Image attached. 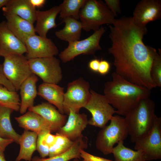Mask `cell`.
<instances>
[{
  "mask_svg": "<svg viewBox=\"0 0 161 161\" xmlns=\"http://www.w3.org/2000/svg\"><path fill=\"white\" fill-rule=\"evenodd\" d=\"M112 42L108 49L114 58L115 72L127 80L150 90L156 88L150 74L156 49L144 43L147 32L146 27H140L134 22L132 17L115 19L109 26Z\"/></svg>",
  "mask_w": 161,
  "mask_h": 161,
  "instance_id": "cell-1",
  "label": "cell"
},
{
  "mask_svg": "<svg viewBox=\"0 0 161 161\" xmlns=\"http://www.w3.org/2000/svg\"><path fill=\"white\" fill-rule=\"evenodd\" d=\"M112 76V80L105 83L104 95L118 114L125 116L142 99L149 97L151 90L127 80L115 72Z\"/></svg>",
  "mask_w": 161,
  "mask_h": 161,
  "instance_id": "cell-2",
  "label": "cell"
},
{
  "mask_svg": "<svg viewBox=\"0 0 161 161\" xmlns=\"http://www.w3.org/2000/svg\"><path fill=\"white\" fill-rule=\"evenodd\" d=\"M155 108L153 100L145 98L125 115V122L132 143L141 139L151 129L156 115Z\"/></svg>",
  "mask_w": 161,
  "mask_h": 161,
  "instance_id": "cell-3",
  "label": "cell"
},
{
  "mask_svg": "<svg viewBox=\"0 0 161 161\" xmlns=\"http://www.w3.org/2000/svg\"><path fill=\"white\" fill-rule=\"evenodd\" d=\"M115 17L101 0H86L79 12L82 29L86 32L91 30L95 32L103 24H113Z\"/></svg>",
  "mask_w": 161,
  "mask_h": 161,
  "instance_id": "cell-4",
  "label": "cell"
},
{
  "mask_svg": "<svg viewBox=\"0 0 161 161\" xmlns=\"http://www.w3.org/2000/svg\"><path fill=\"white\" fill-rule=\"evenodd\" d=\"M99 132L95 142L96 148L105 155L112 153L114 145L123 141L129 134L124 118L116 115Z\"/></svg>",
  "mask_w": 161,
  "mask_h": 161,
  "instance_id": "cell-5",
  "label": "cell"
},
{
  "mask_svg": "<svg viewBox=\"0 0 161 161\" xmlns=\"http://www.w3.org/2000/svg\"><path fill=\"white\" fill-rule=\"evenodd\" d=\"M89 83L80 78L69 83L64 92L63 103L64 113L68 115L69 111L79 113L91 97Z\"/></svg>",
  "mask_w": 161,
  "mask_h": 161,
  "instance_id": "cell-6",
  "label": "cell"
},
{
  "mask_svg": "<svg viewBox=\"0 0 161 161\" xmlns=\"http://www.w3.org/2000/svg\"><path fill=\"white\" fill-rule=\"evenodd\" d=\"M91 97L84 108L88 110L92 117L88 124L102 129L116 113L114 108L109 103L103 95L90 90Z\"/></svg>",
  "mask_w": 161,
  "mask_h": 161,
  "instance_id": "cell-7",
  "label": "cell"
},
{
  "mask_svg": "<svg viewBox=\"0 0 161 161\" xmlns=\"http://www.w3.org/2000/svg\"><path fill=\"white\" fill-rule=\"evenodd\" d=\"M4 73L16 91L19 90L22 83L32 74L28 59L23 55L13 54L4 57Z\"/></svg>",
  "mask_w": 161,
  "mask_h": 161,
  "instance_id": "cell-8",
  "label": "cell"
},
{
  "mask_svg": "<svg viewBox=\"0 0 161 161\" xmlns=\"http://www.w3.org/2000/svg\"><path fill=\"white\" fill-rule=\"evenodd\" d=\"M106 31V28L101 27L87 38L69 43L68 47L59 54L60 58L65 63L81 54H94L97 50L101 49L100 41Z\"/></svg>",
  "mask_w": 161,
  "mask_h": 161,
  "instance_id": "cell-9",
  "label": "cell"
},
{
  "mask_svg": "<svg viewBox=\"0 0 161 161\" xmlns=\"http://www.w3.org/2000/svg\"><path fill=\"white\" fill-rule=\"evenodd\" d=\"M32 74L39 77L43 83L58 84L62 80L59 60L54 56L28 59Z\"/></svg>",
  "mask_w": 161,
  "mask_h": 161,
  "instance_id": "cell-10",
  "label": "cell"
},
{
  "mask_svg": "<svg viewBox=\"0 0 161 161\" xmlns=\"http://www.w3.org/2000/svg\"><path fill=\"white\" fill-rule=\"evenodd\" d=\"M134 143V149L143 151L145 161L161 159V117L156 115L149 131Z\"/></svg>",
  "mask_w": 161,
  "mask_h": 161,
  "instance_id": "cell-11",
  "label": "cell"
},
{
  "mask_svg": "<svg viewBox=\"0 0 161 161\" xmlns=\"http://www.w3.org/2000/svg\"><path fill=\"white\" fill-rule=\"evenodd\" d=\"M24 44L27 51L26 57L28 59L54 57L59 52L58 48L51 39L35 34L29 37Z\"/></svg>",
  "mask_w": 161,
  "mask_h": 161,
  "instance_id": "cell-12",
  "label": "cell"
},
{
  "mask_svg": "<svg viewBox=\"0 0 161 161\" xmlns=\"http://www.w3.org/2000/svg\"><path fill=\"white\" fill-rule=\"evenodd\" d=\"M134 23L140 27H146L151 21L161 18L160 0H142L136 6L132 17Z\"/></svg>",
  "mask_w": 161,
  "mask_h": 161,
  "instance_id": "cell-13",
  "label": "cell"
},
{
  "mask_svg": "<svg viewBox=\"0 0 161 161\" xmlns=\"http://www.w3.org/2000/svg\"><path fill=\"white\" fill-rule=\"evenodd\" d=\"M27 52L25 45L9 30L6 21L0 22V56L4 57L10 55H23Z\"/></svg>",
  "mask_w": 161,
  "mask_h": 161,
  "instance_id": "cell-14",
  "label": "cell"
},
{
  "mask_svg": "<svg viewBox=\"0 0 161 161\" xmlns=\"http://www.w3.org/2000/svg\"><path fill=\"white\" fill-rule=\"evenodd\" d=\"M68 118L65 125L60 128L57 133L74 141L81 136L82 131L88 124L87 115L70 110Z\"/></svg>",
  "mask_w": 161,
  "mask_h": 161,
  "instance_id": "cell-15",
  "label": "cell"
},
{
  "mask_svg": "<svg viewBox=\"0 0 161 161\" xmlns=\"http://www.w3.org/2000/svg\"><path fill=\"white\" fill-rule=\"evenodd\" d=\"M41 116L50 125L52 131H57L63 126L67 121V116L61 113L52 104L46 102L28 109Z\"/></svg>",
  "mask_w": 161,
  "mask_h": 161,
  "instance_id": "cell-16",
  "label": "cell"
},
{
  "mask_svg": "<svg viewBox=\"0 0 161 161\" xmlns=\"http://www.w3.org/2000/svg\"><path fill=\"white\" fill-rule=\"evenodd\" d=\"M3 14L7 20L8 28L24 44L29 37L35 34L33 24L29 21L15 14L5 13Z\"/></svg>",
  "mask_w": 161,
  "mask_h": 161,
  "instance_id": "cell-17",
  "label": "cell"
},
{
  "mask_svg": "<svg viewBox=\"0 0 161 161\" xmlns=\"http://www.w3.org/2000/svg\"><path fill=\"white\" fill-rule=\"evenodd\" d=\"M60 8L59 6H54L49 10H36V24L35 28V32L40 36L46 38L48 31L57 26L55 19L59 13Z\"/></svg>",
  "mask_w": 161,
  "mask_h": 161,
  "instance_id": "cell-18",
  "label": "cell"
},
{
  "mask_svg": "<svg viewBox=\"0 0 161 161\" xmlns=\"http://www.w3.org/2000/svg\"><path fill=\"white\" fill-rule=\"evenodd\" d=\"M64 93V87L53 83H43L39 86L38 91V95L55 105L63 114Z\"/></svg>",
  "mask_w": 161,
  "mask_h": 161,
  "instance_id": "cell-19",
  "label": "cell"
},
{
  "mask_svg": "<svg viewBox=\"0 0 161 161\" xmlns=\"http://www.w3.org/2000/svg\"><path fill=\"white\" fill-rule=\"evenodd\" d=\"M38 80L37 76L33 74L21 84L19 89L21 99L19 109L21 114H24L27 109L34 106L38 95L36 83Z\"/></svg>",
  "mask_w": 161,
  "mask_h": 161,
  "instance_id": "cell-20",
  "label": "cell"
},
{
  "mask_svg": "<svg viewBox=\"0 0 161 161\" xmlns=\"http://www.w3.org/2000/svg\"><path fill=\"white\" fill-rule=\"evenodd\" d=\"M2 10L3 13L16 15L33 24L36 21V10L29 0H9Z\"/></svg>",
  "mask_w": 161,
  "mask_h": 161,
  "instance_id": "cell-21",
  "label": "cell"
},
{
  "mask_svg": "<svg viewBox=\"0 0 161 161\" xmlns=\"http://www.w3.org/2000/svg\"><path fill=\"white\" fill-rule=\"evenodd\" d=\"M15 118L19 126L38 134L44 130L52 131L49 124L41 116L34 112L29 111L22 115Z\"/></svg>",
  "mask_w": 161,
  "mask_h": 161,
  "instance_id": "cell-22",
  "label": "cell"
},
{
  "mask_svg": "<svg viewBox=\"0 0 161 161\" xmlns=\"http://www.w3.org/2000/svg\"><path fill=\"white\" fill-rule=\"evenodd\" d=\"M88 144V138L83 135L75 140L72 145L65 152L48 158L35 156L31 161H69L72 159H80V151L86 148Z\"/></svg>",
  "mask_w": 161,
  "mask_h": 161,
  "instance_id": "cell-23",
  "label": "cell"
},
{
  "mask_svg": "<svg viewBox=\"0 0 161 161\" xmlns=\"http://www.w3.org/2000/svg\"><path fill=\"white\" fill-rule=\"evenodd\" d=\"M62 23H65V26L55 33L58 38L68 43L80 40L82 29L80 21L72 17H68L63 19Z\"/></svg>",
  "mask_w": 161,
  "mask_h": 161,
  "instance_id": "cell-24",
  "label": "cell"
},
{
  "mask_svg": "<svg viewBox=\"0 0 161 161\" xmlns=\"http://www.w3.org/2000/svg\"><path fill=\"white\" fill-rule=\"evenodd\" d=\"M38 134L34 132L25 130L21 135L18 144L20 145L19 154L16 161L24 160L31 161L34 152L36 150Z\"/></svg>",
  "mask_w": 161,
  "mask_h": 161,
  "instance_id": "cell-25",
  "label": "cell"
},
{
  "mask_svg": "<svg viewBox=\"0 0 161 161\" xmlns=\"http://www.w3.org/2000/svg\"><path fill=\"white\" fill-rule=\"evenodd\" d=\"M13 111L11 109L0 106V137L12 140L18 144L21 135L14 129L10 120L11 114Z\"/></svg>",
  "mask_w": 161,
  "mask_h": 161,
  "instance_id": "cell-26",
  "label": "cell"
},
{
  "mask_svg": "<svg viewBox=\"0 0 161 161\" xmlns=\"http://www.w3.org/2000/svg\"><path fill=\"white\" fill-rule=\"evenodd\" d=\"M112 153L114 161H145L144 155L142 151H134L126 147L124 141H121L114 147Z\"/></svg>",
  "mask_w": 161,
  "mask_h": 161,
  "instance_id": "cell-27",
  "label": "cell"
},
{
  "mask_svg": "<svg viewBox=\"0 0 161 161\" xmlns=\"http://www.w3.org/2000/svg\"><path fill=\"white\" fill-rule=\"evenodd\" d=\"M86 0H64L59 6L60 8L59 18L63 19L72 17L76 20L79 19L80 10Z\"/></svg>",
  "mask_w": 161,
  "mask_h": 161,
  "instance_id": "cell-28",
  "label": "cell"
},
{
  "mask_svg": "<svg viewBox=\"0 0 161 161\" xmlns=\"http://www.w3.org/2000/svg\"><path fill=\"white\" fill-rule=\"evenodd\" d=\"M20 102L19 95L16 91L9 90L5 87L0 85V106L18 111Z\"/></svg>",
  "mask_w": 161,
  "mask_h": 161,
  "instance_id": "cell-29",
  "label": "cell"
},
{
  "mask_svg": "<svg viewBox=\"0 0 161 161\" xmlns=\"http://www.w3.org/2000/svg\"><path fill=\"white\" fill-rule=\"evenodd\" d=\"M55 136L54 144L49 148V157H54L65 152L71 147L74 143V141L57 133Z\"/></svg>",
  "mask_w": 161,
  "mask_h": 161,
  "instance_id": "cell-30",
  "label": "cell"
},
{
  "mask_svg": "<svg viewBox=\"0 0 161 161\" xmlns=\"http://www.w3.org/2000/svg\"><path fill=\"white\" fill-rule=\"evenodd\" d=\"M158 53L154 57L152 64L150 74L156 87H161V51L158 49Z\"/></svg>",
  "mask_w": 161,
  "mask_h": 161,
  "instance_id": "cell-31",
  "label": "cell"
},
{
  "mask_svg": "<svg viewBox=\"0 0 161 161\" xmlns=\"http://www.w3.org/2000/svg\"><path fill=\"white\" fill-rule=\"evenodd\" d=\"M48 131H50L49 130H43L38 134L36 143V150L39 153L40 157L41 158H46L49 156V147L44 145L42 142L43 137Z\"/></svg>",
  "mask_w": 161,
  "mask_h": 161,
  "instance_id": "cell-32",
  "label": "cell"
},
{
  "mask_svg": "<svg viewBox=\"0 0 161 161\" xmlns=\"http://www.w3.org/2000/svg\"><path fill=\"white\" fill-rule=\"evenodd\" d=\"M105 4L115 16L121 14L120 3L119 0H105Z\"/></svg>",
  "mask_w": 161,
  "mask_h": 161,
  "instance_id": "cell-33",
  "label": "cell"
},
{
  "mask_svg": "<svg viewBox=\"0 0 161 161\" xmlns=\"http://www.w3.org/2000/svg\"><path fill=\"white\" fill-rule=\"evenodd\" d=\"M0 85H2L5 87L9 90L16 91L14 86L5 76L3 72L2 64H0Z\"/></svg>",
  "mask_w": 161,
  "mask_h": 161,
  "instance_id": "cell-34",
  "label": "cell"
},
{
  "mask_svg": "<svg viewBox=\"0 0 161 161\" xmlns=\"http://www.w3.org/2000/svg\"><path fill=\"white\" fill-rule=\"evenodd\" d=\"M80 156L85 161H112L102 157L96 156L81 150L80 151Z\"/></svg>",
  "mask_w": 161,
  "mask_h": 161,
  "instance_id": "cell-35",
  "label": "cell"
},
{
  "mask_svg": "<svg viewBox=\"0 0 161 161\" xmlns=\"http://www.w3.org/2000/svg\"><path fill=\"white\" fill-rule=\"evenodd\" d=\"M110 69V64L108 61L102 59L100 60L98 71L99 74L105 75L109 72Z\"/></svg>",
  "mask_w": 161,
  "mask_h": 161,
  "instance_id": "cell-36",
  "label": "cell"
},
{
  "mask_svg": "<svg viewBox=\"0 0 161 161\" xmlns=\"http://www.w3.org/2000/svg\"><path fill=\"white\" fill-rule=\"evenodd\" d=\"M50 131H48L44 136L42 140L43 143L49 148L54 143L55 140V135L51 133Z\"/></svg>",
  "mask_w": 161,
  "mask_h": 161,
  "instance_id": "cell-37",
  "label": "cell"
},
{
  "mask_svg": "<svg viewBox=\"0 0 161 161\" xmlns=\"http://www.w3.org/2000/svg\"><path fill=\"white\" fill-rule=\"evenodd\" d=\"M100 60L94 59L91 60L88 64V66L90 70L94 72H98Z\"/></svg>",
  "mask_w": 161,
  "mask_h": 161,
  "instance_id": "cell-38",
  "label": "cell"
},
{
  "mask_svg": "<svg viewBox=\"0 0 161 161\" xmlns=\"http://www.w3.org/2000/svg\"><path fill=\"white\" fill-rule=\"evenodd\" d=\"M13 142L12 140L0 137V149L4 151L6 147Z\"/></svg>",
  "mask_w": 161,
  "mask_h": 161,
  "instance_id": "cell-39",
  "label": "cell"
},
{
  "mask_svg": "<svg viewBox=\"0 0 161 161\" xmlns=\"http://www.w3.org/2000/svg\"><path fill=\"white\" fill-rule=\"evenodd\" d=\"M32 5L35 8L43 7L46 1L45 0H29Z\"/></svg>",
  "mask_w": 161,
  "mask_h": 161,
  "instance_id": "cell-40",
  "label": "cell"
},
{
  "mask_svg": "<svg viewBox=\"0 0 161 161\" xmlns=\"http://www.w3.org/2000/svg\"><path fill=\"white\" fill-rule=\"evenodd\" d=\"M0 161H7L5 158L4 151L0 149Z\"/></svg>",
  "mask_w": 161,
  "mask_h": 161,
  "instance_id": "cell-41",
  "label": "cell"
},
{
  "mask_svg": "<svg viewBox=\"0 0 161 161\" xmlns=\"http://www.w3.org/2000/svg\"><path fill=\"white\" fill-rule=\"evenodd\" d=\"M8 1L9 0H0V8L4 6Z\"/></svg>",
  "mask_w": 161,
  "mask_h": 161,
  "instance_id": "cell-42",
  "label": "cell"
},
{
  "mask_svg": "<svg viewBox=\"0 0 161 161\" xmlns=\"http://www.w3.org/2000/svg\"><path fill=\"white\" fill-rule=\"evenodd\" d=\"M69 161H84L83 160H78V159H74V160H73L72 161L70 160Z\"/></svg>",
  "mask_w": 161,
  "mask_h": 161,
  "instance_id": "cell-43",
  "label": "cell"
},
{
  "mask_svg": "<svg viewBox=\"0 0 161 161\" xmlns=\"http://www.w3.org/2000/svg\"><path fill=\"white\" fill-rule=\"evenodd\" d=\"M0 56H1L0 55Z\"/></svg>",
  "mask_w": 161,
  "mask_h": 161,
  "instance_id": "cell-44",
  "label": "cell"
}]
</instances>
